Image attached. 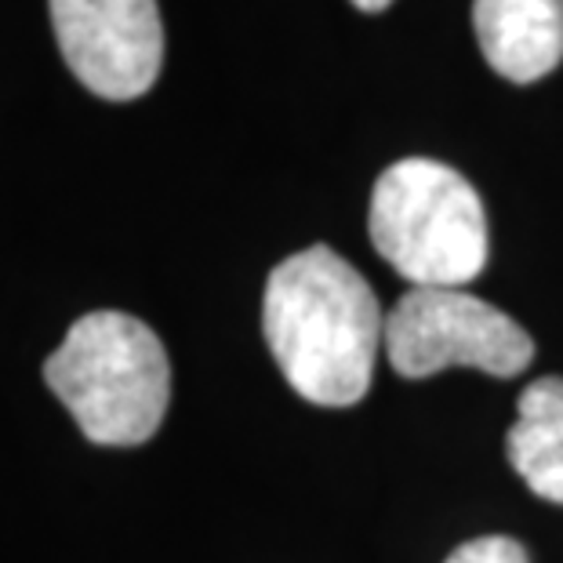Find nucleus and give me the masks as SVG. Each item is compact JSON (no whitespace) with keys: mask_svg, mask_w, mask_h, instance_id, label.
Returning a JSON list of instances; mask_svg holds the SVG:
<instances>
[{"mask_svg":"<svg viewBox=\"0 0 563 563\" xmlns=\"http://www.w3.org/2000/svg\"><path fill=\"white\" fill-rule=\"evenodd\" d=\"M44 382L102 448L146 443L172 400V364L157 331L117 309L80 317L44 361Z\"/></svg>","mask_w":563,"mask_h":563,"instance_id":"f03ea898","label":"nucleus"},{"mask_svg":"<svg viewBox=\"0 0 563 563\" xmlns=\"http://www.w3.org/2000/svg\"><path fill=\"white\" fill-rule=\"evenodd\" d=\"M443 563H531V560H527V549L520 542H512L506 534H490L459 545Z\"/></svg>","mask_w":563,"mask_h":563,"instance_id":"6e6552de","label":"nucleus"},{"mask_svg":"<svg viewBox=\"0 0 563 563\" xmlns=\"http://www.w3.org/2000/svg\"><path fill=\"white\" fill-rule=\"evenodd\" d=\"M506 454L538 498L563 506V378H538L523 389Z\"/></svg>","mask_w":563,"mask_h":563,"instance_id":"0eeeda50","label":"nucleus"},{"mask_svg":"<svg viewBox=\"0 0 563 563\" xmlns=\"http://www.w3.org/2000/svg\"><path fill=\"white\" fill-rule=\"evenodd\" d=\"M262 331L298 397L320 407H350L371 389L386 317L361 273L317 244L269 273Z\"/></svg>","mask_w":563,"mask_h":563,"instance_id":"f257e3e1","label":"nucleus"},{"mask_svg":"<svg viewBox=\"0 0 563 563\" xmlns=\"http://www.w3.org/2000/svg\"><path fill=\"white\" fill-rule=\"evenodd\" d=\"M382 345L404 378H429L448 367L512 378L534 361L531 334L462 287H411L386 317Z\"/></svg>","mask_w":563,"mask_h":563,"instance_id":"20e7f679","label":"nucleus"},{"mask_svg":"<svg viewBox=\"0 0 563 563\" xmlns=\"http://www.w3.org/2000/svg\"><path fill=\"white\" fill-rule=\"evenodd\" d=\"M371 244L415 287H465L487 266V219L454 167L411 157L386 167L371 194Z\"/></svg>","mask_w":563,"mask_h":563,"instance_id":"7ed1b4c3","label":"nucleus"},{"mask_svg":"<svg viewBox=\"0 0 563 563\" xmlns=\"http://www.w3.org/2000/svg\"><path fill=\"white\" fill-rule=\"evenodd\" d=\"M353 4L361 11H382V8H389L393 0H353Z\"/></svg>","mask_w":563,"mask_h":563,"instance_id":"1a4fd4ad","label":"nucleus"},{"mask_svg":"<svg viewBox=\"0 0 563 563\" xmlns=\"http://www.w3.org/2000/svg\"><path fill=\"white\" fill-rule=\"evenodd\" d=\"M473 30L490 69L512 84L563 63V0H473Z\"/></svg>","mask_w":563,"mask_h":563,"instance_id":"423d86ee","label":"nucleus"},{"mask_svg":"<svg viewBox=\"0 0 563 563\" xmlns=\"http://www.w3.org/2000/svg\"><path fill=\"white\" fill-rule=\"evenodd\" d=\"M58 52L99 99L131 102L161 77L164 26L157 0H47Z\"/></svg>","mask_w":563,"mask_h":563,"instance_id":"39448f33","label":"nucleus"}]
</instances>
